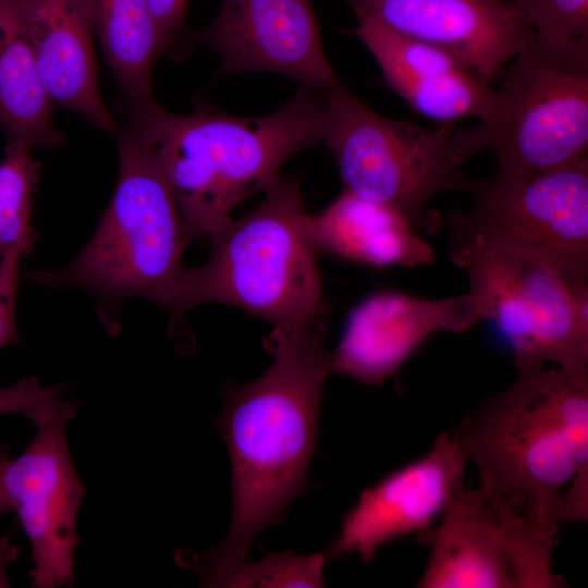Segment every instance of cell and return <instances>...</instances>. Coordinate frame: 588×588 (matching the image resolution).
<instances>
[{"label":"cell","instance_id":"1","mask_svg":"<svg viewBox=\"0 0 588 588\" xmlns=\"http://www.w3.org/2000/svg\"><path fill=\"white\" fill-rule=\"evenodd\" d=\"M326 335V316L273 326L266 339L272 365L257 380L226 392L221 428L232 465L231 527L217 548L180 558L201 586L217 587L305 488L331 373Z\"/></svg>","mask_w":588,"mask_h":588},{"label":"cell","instance_id":"2","mask_svg":"<svg viewBox=\"0 0 588 588\" xmlns=\"http://www.w3.org/2000/svg\"><path fill=\"white\" fill-rule=\"evenodd\" d=\"M480 486L548 534L588 516V381L517 372L454 430Z\"/></svg>","mask_w":588,"mask_h":588},{"label":"cell","instance_id":"3","mask_svg":"<svg viewBox=\"0 0 588 588\" xmlns=\"http://www.w3.org/2000/svg\"><path fill=\"white\" fill-rule=\"evenodd\" d=\"M324 94L306 87L273 112L244 118L200 105L176 114L155 100L125 106V121L154 146L185 236H212L232 211L280 176L294 155L321 143Z\"/></svg>","mask_w":588,"mask_h":588},{"label":"cell","instance_id":"4","mask_svg":"<svg viewBox=\"0 0 588 588\" xmlns=\"http://www.w3.org/2000/svg\"><path fill=\"white\" fill-rule=\"evenodd\" d=\"M118 127V182L93 236L65 267L26 273L38 284L91 293L110 332L118 330L117 313L127 298L143 297L171 309L189 243L154 146L131 123Z\"/></svg>","mask_w":588,"mask_h":588},{"label":"cell","instance_id":"5","mask_svg":"<svg viewBox=\"0 0 588 588\" xmlns=\"http://www.w3.org/2000/svg\"><path fill=\"white\" fill-rule=\"evenodd\" d=\"M308 217L301 182L280 175L259 205L210 236L208 259L185 270L172 322L206 303L242 308L272 326L326 316Z\"/></svg>","mask_w":588,"mask_h":588},{"label":"cell","instance_id":"6","mask_svg":"<svg viewBox=\"0 0 588 588\" xmlns=\"http://www.w3.org/2000/svg\"><path fill=\"white\" fill-rule=\"evenodd\" d=\"M428 130L383 117L344 85L324 94L322 139L343 191L400 211L418 234L437 233L441 216L429 201L445 192H468L462 171L470 157L466 127Z\"/></svg>","mask_w":588,"mask_h":588},{"label":"cell","instance_id":"7","mask_svg":"<svg viewBox=\"0 0 588 588\" xmlns=\"http://www.w3.org/2000/svg\"><path fill=\"white\" fill-rule=\"evenodd\" d=\"M493 84L498 114L467 134L471 156L492 155L494 175L588 160V38L551 42L534 34Z\"/></svg>","mask_w":588,"mask_h":588},{"label":"cell","instance_id":"8","mask_svg":"<svg viewBox=\"0 0 588 588\" xmlns=\"http://www.w3.org/2000/svg\"><path fill=\"white\" fill-rule=\"evenodd\" d=\"M467 193L470 208L448 215L451 247L482 245L588 284V160L473 179Z\"/></svg>","mask_w":588,"mask_h":588},{"label":"cell","instance_id":"9","mask_svg":"<svg viewBox=\"0 0 588 588\" xmlns=\"http://www.w3.org/2000/svg\"><path fill=\"white\" fill-rule=\"evenodd\" d=\"M77 409L76 401L61 399L30 418L35 437L3 469L4 493L32 549L35 588L75 583L76 525L86 488L75 469L66 430Z\"/></svg>","mask_w":588,"mask_h":588},{"label":"cell","instance_id":"10","mask_svg":"<svg viewBox=\"0 0 588 588\" xmlns=\"http://www.w3.org/2000/svg\"><path fill=\"white\" fill-rule=\"evenodd\" d=\"M192 39L216 51L222 75L272 72L323 94L343 85L311 0H221L215 20Z\"/></svg>","mask_w":588,"mask_h":588},{"label":"cell","instance_id":"11","mask_svg":"<svg viewBox=\"0 0 588 588\" xmlns=\"http://www.w3.org/2000/svg\"><path fill=\"white\" fill-rule=\"evenodd\" d=\"M468 463L456 432L441 433L424 456L360 493L326 558L355 552L367 563L389 541L427 530L464 488Z\"/></svg>","mask_w":588,"mask_h":588},{"label":"cell","instance_id":"12","mask_svg":"<svg viewBox=\"0 0 588 588\" xmlns=\"http://www.w3.org/2000/svg\"><path fill=\"white\" fill-rule=\"evenodd\" d=\"M485 320L471 293L445 298L382 292L352 313L343 338L331 353V372L366 384H381L434 333L465 332Z\"/></svg>","mask_w":588,"mask_h":588},{"label":"cell","instance_id":"13","mask_svg":"<svg viewBox=\"0 0 588 588\" xmlns=\"http://www.w3.org/2000/svg\"><path fill=\"white\" fill-rule=\"evenodd\" d=\"M357 20L370 19L441 48L488 82L535 34L510 0H347Z\"/></svg>","mask_w":588,"mask_h":588},{"label":"cell","instance_id":"14","mask_svg":"<svg viewBox=\"0 0 588 588\" xmlns=\"http://www.w3.org/2000/svg\"><path fill=\"white\" fill-rule=\"evenodd\" d=\"M356 34L390 87L416 113L440 124L493 121L499 94L492 83L452 53L359 19Z\"/></svg>","mask_w":588,"mask_h":588},{"label":"cell","instance_id":"15","mask_svg":"<svg viewBox=\"0 0 588 588\" xmlns=\"http://www.w3.org/2000/svg\"><path fill=\"white\" fill-rule=\"evenodd\" d=\"M514 509L479 486L462 488L438 523L417 535L429 547L421 588H515L511 560Z\"/></svg>","mask_w":588,"mask_h":588},{"label":"cell","instance_id":"16","mask_svg":"<svg viewBox=\"0 0 588 588\" xmlns=\"http://www.w3.org/2000/svg\"><path fill=\"white\" fill-rule=\"evenodd\" d=\"M22 8L51 100L117 134L118 123L98 87L94 30L84 0H22Z\"/></svg>","mask_w":588,"mask_h":588},{"label":"cell","instance_id":"17","mask_svg":"<svg viewBox=\"0 0 588 588\" xmlns=\"http://www.w3.org/2000/svg\"><path fill=\"white\" fill-rule=\"evenodd\" d=\"M317 249L375 267L416 268L434 261L433 248L396 209L346 191L321 213L308 217Z\"/></svg>","mask_w":588,"mask_h":588},{"label":"cell","instance_id":"18","mask_svg":"<svg viewBox=\"0 0 588 588\" xmlns=\"http://www.w3.org/2000/svg\"><path fill=\"white\" fill-rule=\"evenodd\" d=\"M39 73L22 0H0V127L8 143L54 149L64 136Z\"/></svg>","mask_w":588,"mask_h":588},{"label":"cell","instance_id":"19","mask_svg":"<svg viewBox=\"0 0 588 588\" xmlns=\"http://www.w3.org/2000/svg\"><path fill=\"white\" fill-rule=\"evenodd\" d=\"M94 34L126 105L154 100L152 74L164 41L147 0H84Z\"/></svg>","mask_w":588,"mask_h":588},{"label":"cell","instance_id":"20","mask_svg":"<svg viewBox=\"0 0 588 588\" xmlns=\"http://www.w3.org/2000/svg\"><path fill=\"white\" fill-rule=\"evenodd\" d=\"M450 257L466 272L468 292L479 299L485 320H493L507 338L517 372L543 368L537 357L535 320L516 256L468 244L452 246Z\"/></svg>","mask_w":588,"mask_h":588},{"label":"cell","instance_id":"21","mask_svg":"<svg viewBox=\"0 0 588 588\" xmlns=\"http://www.w3.org/2000/svg\"><path fill=\"white\" fill-rule=\"evenodd\" d=\"M39 180L40 163L32 146L8 143L0 159V257L19 247L32 252L36 240L32 211Z\"/></svg>","mask_w":588,"mask_h":588},{"label":"cell","instance_id":"22","mask_svg":"<svg viewBox=\"0 0 588 588\" xmlns=\"http://www.w3.org/2000/svg\"><path fill=\"white\" fill-rule=\"evenodd\" d=\"M324 554L274 553L231 567L217 587H322Z\"/></svg>","mask_w":588,"mask_h":588},{"label":"cell","instance_id":"23","mask_svg":"<svg viewBox=\"0 0 588 588\" xmlns=\"http://www.w3.org/2000/svg\"><path fill=\"white\" fill-rule=\"evenodd\" d=\"M534 33L551 42L588 38V0H510Z\"/></svg>","mask_w":588,"mask_h":588},{"label":"cell","instance_id":"24","mask_svg":"<svg viewBox=\"0 0 588 588\" xmlns=\"http://www.w3.org/2000/svg\"><path fill=\"white\" fill-rule=\"evenodd\" d=\"M64 384L44 387L34 376L0 387V416L20 413L30 419L62 399Z\"/></svg>","mask_w":588,"mask_h":588},{"label":"cell","instance_id":"25","mask_svg":"<svg viewBox=\"0 0 588 588\" xmlns=\"http://www.w3.org/2000/svg\"><path fill=\"white\" fill-rule=\"evenodd\" d=\"M29 252L19 247L0 257V348L20 343L16 297L20 265Z\"/></svg>","mask_w":588,"mask_h":588},{"label":"cell","instance_id":"26","mask_svg":"<svg viewBox=\"0 0 588 588\" xmlns=\"http://www.w3.org/2000/svg\"><path fill=\"white\" fill-rule=\"evenodd\" d=\"M160 28L166 54L182 58L187 53L192 35L185 27L188 0H147Z\"/></svg>","mask_w":588,"mask_h":588},{"label":"cell","instance_id":"27","mask_svg":"<svg viewBox=\"0 0 588 588\" xmlns=\"http://www.w3.org/2000/svg\"><path fill=\"white\" fill-rule=\"evenodd\" d=\"M20 549L8 536L0 537V588L10 587L8 568L17 558Z\"/></svg>","mask_w":588,"mask_h":588},{"label":"cell","instance_id":"28","mask_svg":"<svg viewBox=\"0 0 588 588\" xmlns=\"http://www.w3.org/2000/svg\"><path fill=\"white\" fill-rule=\"evenodd\" d=\"M10 449L9 444H0V515L11 512V506L4 493L2 481L3 469L10 458Z\"/></svg>","mask_w":588,"mask_h":588}]
</instances>
